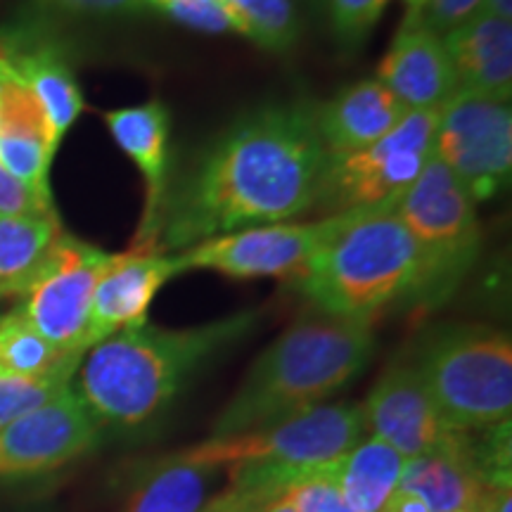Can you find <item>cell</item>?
<instances>
[{
    "mask_svg": "<svg viewBox=\"0 0 512 512\" xmlns=\"http://www.w3.org/2000/svg\"><path fill=\"white\" fill-rule=\"evenodd\" d=\"M285 496L297 512H354L339 494L330 465L306 472L287 486Z\"/></svg>",
    "mask_w": 512,
    "mask_h": 512,
    "instance_id": "obj_30",
    "label": "cell"
},
{
    "mask_svg": "<svg viewBox=\"0 0 512 512\" xmlns=\"http://www.w3.org/2000/svg\"><path fill=\"white\" fill-rule=\"evenodd\" d=\"M482 3L484 0H427L420 15L408 17L418 19L422 27L430 29L432 34L446 36L451 29H456L470 17H475L479 8H482Z\"/></svg>",
    "mask_w": 512,
    "mask_h": 512,
    "instance_id": "obj_32",
    "label": "cell"
},
{
    "mask_svg": "<svg viewBox=\"0 0 512 512\" xmlns=\"http://www.w3.org/2000/svg\"><path fill=\"white\" fill-rule=\"evenodd\" d=\"M456 72L458 91H472L510 102L512 22L477 12L441 36Z\"/></svg>",
    "mask_w": 512,
    "mask_h": 512,
    "instance_id": "obj_20",
    "label": "cell"
},
{
    "mask_svg": "<svg viewBox=\"0 0 512 512\" xmlns=\"http://www.w3.org/2000/svg\"><path fill=\"white\" fill-rule=\"evenodd\" d=\"M413 368L458 430L479 432L510 420L512 342L486 325H453L425 342Z\"/></svg>",
    "mask_w": 512,
    "mask_h": 512,
    "instance_id": "obj_6",
    "label": "cell"
},
{
    "mask_svg": "<svg viewBox=\"0 0 512 512\" xmlns=\"http://www.w3.org/2000/svg\"><path fill=\"white\" fill-rule=\"evenodd\" d=\"M382 512H430V508H427L415 494L396 489V494L389 498V503L384 505Z\"/></svg>",
    "mask_w": 512,
    "mask_h": 512,
    "instance_id": "obj_34",
    "label": "cell"
},
{
    "mask_svg": "<svg viewBox=\"0 0 512 512\" xmlns=\"http://www.w3.org/2000/svg\"><path fill=\"white\" fill-rule=\"evenodd\" d=\"M325 159L313 102L252 110L169 181L155 247L176 254L235 230L297 219L316 207Z\"/></svg>",
    "mask_w": 512,
    "mask_h": 512,
    "instance_id": "obj_1",
    "label": "cell"
},
{
    "mask_svg": "<svg viewBox=\"0 0 512 512\" xmlns=\"http://www.w3.org/2000/svg\"><path fill=\"white\" fill-rule=\"evenodd\" d=\"M110 256L62 233L19 294L17 309L55 347L86 354L93 292Z\"/></svg>",
    "mask_w": 512,
    "mask_h": 512,
    "instance_id": "obj_10",
    "label": "cell"
},
{
    "mask_svg": "<svg viewBox=\"0 0 512 512\" xmlns=\"http://www.w3.org/2000/svg\"><path fill=\"white\" fill-rule=\"evenodd\" d=\"M8 297H19V292L10 285H0V302H3V299H8Z\"/></svg>",
    "mask_w": 512,
    "mask_h": 512,
    "instance_id": "obj_38",
    "label": "cell"
},
{
    "mask_svg": "<svg viewBox=\"0 0 512 512\" xmlns=\"http://www.w3.org/2000/svg\"><path fill=\"white\" fill-rule=\"evenodd\" d=\"M216 467L169 453L140 465L121 512H202Z\"/></svg>",
    "mask_w": 512,
    "mask_h": 512,
    "instance_id": "obj_22",
    "label": "cell"
},
{
    "mask_svg": "<svg viewBox=\"0 0 512 512\" xmlns=\"http://www.w3.org/2000/svg\"><path fill=\"white\" fill-rule=\"evenodd\" d=\"M356 211L323 216L318 221H280L204 240L183 249L185 271H216L235 280L297 278Z\"/></svg>",
    "mask_w": 512,
    "mask_h": 512,
    "instance_id": "obj_11",
    "label": "cell"
},
{
    "mask_svg": "<svg viewBox=\"0 0 512 512\" xmlns=\"http://www.w3.org/2000/svg\"><path fill=\"white\" fill-rule=\"evenodd\" d=\"M0 214L17 216H55L53 195L38 192L10 174L0 162Z\"/></svg>",
    "mask_w": 512,
    "mask_h": 512,
    "instance_id": "obj_31",
    "label": "cell"
},
{
    "mask_svg": "<svg viewBox=\"0 0 512 512\" xmlns=\"http://www.w3.org/2000/svg\"><path fill=\"white\" fill-rule=\"evenodd\" d=\"M83 354H69L38 332L22 311L0 316V373L15 377L76 375Z\"/></svg>",
    "mask_w": 512,
    "mask_h": 512,
    "instance_id": "obj_24",
    "label": "cell"
},
{
    "mask_svg": "<svg viewBox=\"0 0 512 512\" xmlns=\"http://www.w3.org/2000/svg\"><path fill=\"white\" fill-rule=\"evenodd\" d=\"M0 69H3V55H0Z\"/></svg>",
    "mask_w": 512,
    "mask_h": 512,
    "instance_id": "obj_40",
    "label": "cell"
},
{
    "mask_svg": "<svg viewBox=\"0 0 512 512\" xmlns=\"http://www.w3.org/2000/svg\"><path fill=\"white\" fill-rule=\"evenodd\" d=\"M50 8L81 17H126L147 12V0H43Z\"/></svg>",
    "mask_w": 512,
    "mask_h": 512,
    "instance_id": "obj_33",
    "label": "cell"
},
{
    "mask_svg": "<svg viewBox=\"0 0 512 512\" xmlns=\"http://www.w3.org/2000/svg\"><path fill=\"white\" fill-rule=\"evenodd\" d=\"M479 12L496 19H505V22H512V0H484Z\"/></svg>",
    "mask_w": 512,
    "mask_h": 512,
    "instance_id": "obj_35",
    "label": "cell"
},
{
    "mask_svg": "<svg viewBox=\"0 0 512 512\" xmlns=\"http://www.w3.org/2000/svg\"><path fill=\"white\" fill-rule=\"evenodd\" d=\"M264 512H297V510L292 508V503L287 501V496L283 494V496L278 498V501H273L271 505H268V508H266Z\"/></svg>",
    "mask_w": 512,
    "mask_h": 512,
    "instance_id": "obj_36",
    "label": "cell"
},
{
    "mask_svg": "<svg viewBox=\"0 0 512 512\" xmlns=\"http://www.w3.org/2000/svg\"><path fill=\"white\" fill-rule=\"evenodd\" d=\"M418 254L394 204L356 211L354 219L297 275L313 309L373 320L394 302H411Z\"/></svg>",
    "mask_w": 512,
    "mask_h": 512,
    "instance_id": "obj_4",
    "label": "cell"
},
{
    "mask_svg": "<svg viewBox=\"0 0 512 512\" xmlns=\"http://www.w3.org/2000/svg\"><path fill=\"white\" fill-rule=\"evenodd\" d=\"M72 380L74 375L69 373L53 377H15L0 373V427L43 406L53 396L64 392Z\"/></svg>",
    "mask_w": 512,
    "mask_h": 512,
    "instance_id": "obj_27",
    "label": "cell"
},
{
    "mask_svg": "<svg viewBox=\"0 0 512 512\" xmlns=\"http://www.w3.org/2000/svg\"><path fill=\"white\" fill-rule=\"evenodd\" d=\"M309 3L311 5H318V8H320V5H323V0H309Z\"/></svg>",
    "mask_w": 512,
    "mask_h": 512,
    "instance_id": "obj_39",
    "label": "cell"
},
{
    "mask_svg": "<svg viewBox=\"0 0 512 512\" xmlns=\"http://www.w3.org/2000/svg\"><path fill=\"white\" fill-rule=\"evenodd\" d=\"M403 8H406V15H420V10L425 8L427 0H401Z\"/></svg>",
    "mask_w": 512,
    "mask_h": 512,
    "instance_id": "obj_37",
    "label": "cell"
},
{
    "mask_svg": "<svg viewBox=\"0 0 512 512\" xmlns=\"http://www.w3.org/2000/svg\"><path fill=\"white\" fill-rule=\"evenodd\" d=\"M100 420L69 384L64 392L0 427V482L50 475L98 448Z\"/></svg>",
    "mask_w": 512,
    "mask_h": 512,
    "instance_id": "obj_12",
    "label": "cell"
},
{
    "mask_svg": "<svg viewBox=\"0 0 512 512\" xmlns=\"http://www.w3.org/2000/svg\"><path fill=\"white\" fill-rule=\"evenodd\" d=\"M363 434L366 422L361 403L328 401L233 437H209L176 453L190 463L207 467L271 463L316 470L349 453Z\"/></svg>",
    "mask_w": 512,
    "mask_h": 512,
    "instance_id": "obj_7",
    "label": "cell"
},
{
    "mask_svg": "<svg viewBox=\"0 0 512 512\" xmlns=\"http://www.w3.org/2000/svg\"><path fill=\"white\" fill-rule=\"evenodd\" d=\"M373 351V320L313 309L256 358L216 415L211 437H233L328 403L366 370Z\"/></svg>",
    "mask_w": 512,
    "mask_h": 512,
    "instance_id": "obj_3",
    "label": "cell"
},
{
    "mask_svg": "<svg viewBox=\"0 0 512 512\" xmlns=\"http://www.w3.org/2000/svg\"><path fill=\"white\" fill-rule=\"evenodd\" d=\"M361 411L366 430L406 460L458 451L470 439V432L458 430L441 413L413 363L389 368L370 389Z\"/></svg>",
    "mask_w": 512,
    "mask_h": 512,
    "instance_id": "obj_13",
    "label": "cell"
},
{
    "mask_svg": "<svg viewBox=\"0 0 512 512\" xmlns=\"http://www.w3.org/2000/svg\"><path fill=\"white\" fill-rule=\"evenodd\" d=\"M185 271L181 256L159 249L112 254L93 292L88 349L121 330L147 323V311L159 290Z\"/></svg>",
    "mask_w": 512,
    "mask_h": 512,
    "instance_id": "obj_14",
    "label": "cell"
},
{
    "mask_svg": "<svg viewBox=\"0 0 512 512\" xmlns=\"http://www.w3.org/2000/svg\"><path fill=\"white\" fill-rule=\"evenodd\" d=\"M0 53L10 72L41 102L60 145L86 107L64 50L46 38H29L24 31H8L0 34Z\"/></svg>",
    "mask_w": 512,
    "mask_h": 512,
    "instance_id": "obj_18",
    "label": "cell"
},
{
    "mask_svg": "<svg viewBox=\"0 0 512 512\" xmlns=\"http://www.w3.org/2000/svg\"><path fill=\"white\" fill-rule=\"evenodd\" d=\"M230 10L245 24L247 38L271 53H287L299 38L294 0H230Z\"/></svg>",
    "mask_w": 512,
    "mask_h": 512,
    "instance_id": "obj_26",
    "label": "cell"
},
{
    "mask_svg": "<svg viewBox=\"0 0 512 512\" xmlns=\"http://www.w3.org/2000/svg\"><path fill=\"white\" fill-rule=\"evenodd\" d=\"M259 313L169 330L143 323L93 344L72 387L100 425L140 427L166 411L181 387L209 358L247 337Z\"/></svg>",
    "mask_w": 512,
    "mask_h": 512,
    "instance_id": "obj_2",
    "label": "cell"
},
{
    "mask_svg": "<svg viewBox=\"0 0 512 512\" xmlns=\"http://www.w3.org/2000/svg\"><path fill=\"white\" fill-rule=\"evenodd\" d=\"M64 233L55 216L0 214V285L22 294L43 256Z\"/></svg>",
    "mask_w": 512,
    "mask_h": 512,
    "instance_id": "obj_25",
    "label": "cell"
},
{
    "mask_svg": "<svg viewBox=\"0 0 512 512\" xmlns=\"http://www.w3.org/2000/svg\"><path fill=\"white\" fill-rule=\"evenodd\" d=\"M377 81L411 112L441 110L458 91L456 72L441 36L408 15L377 67Z\"/></svg>",
    "mask_w": 512,
    "mask_h": 512,
    "instance_id": "obj_16",
    "label": "cell"
},
{
    "mask_svg": "<svg viewBox=\"0 0 512 512\" xmlns=\"http://www.w3.org/2000/svg\"><path fill=\"white\" fill-rule=\"evenodd\" d=\"M337 41L347 50H358L373 34L389 0H323Z\"/></svg>",
    "mask_w": 512,
    "mask_h": 512,
    "instance_id": "obj_29",
    "label": "cell"
},
{
    "mask_svg": "<svg viewBox=\"0 0 512 512\" xmlns=\"http://www.w3.org/2000/svg\"><path fill=\"white\" fill-rule=\"evenodd\" d=\"M150 3H155V0H147V8H150Z\"/></svg>",
    "mask_w": 512,
    "mask_h": 512,
    "instance_id": "obj_41",
    "label": "cell"
},
{
    "mask_svg": "<svg viewBox=\"0 0 512 512\" xmlns=\"http://www.w3.org/2000/svg\"><path fill=\"white\" fill-rule=\"evenodd\" d=\"M437 117L439 110L408 112L377 143L347 155H328L313 209L332 216L396 204L434 157Z\"/></svg>",
    "mask_w": 512,
    "mask_h": 512,
    "instance_id": "obj_8",
    "label": "cell"
},
{
    "mask_svg": "<svg viewBox=\"0 0 512 512\" xmlns=\"http://www.w3.org/2000/svg\"><path fill=\"white\" fill-rule=\"evenodd\" d=\"M3 55V53H0ZM53 128L36 95L10 72L0 69V162L19 181L50 195V166L57 152Z\"/></svg>",
    "mask_w": 512,
    "mask_h": 512,
    "instance_id": "obj_17",
    "label": "cell"
},
{
    "mask_svg": "<svg viewBox=\"0 0 512 512\" xmlns=\"http://www.w3.org/2000/svg\"><path fill=\"white\" fill-rule=\"evenodd\" d=\"M150 10L204 34H238L247 38L245 24L221 0H155Z\"/></svg>",
    "mask_w": 512,
    "mask_h": 512,
    "instance_id": "obj_28",
    "label": "cell"
},
{
    "mask_svg": "<svg viewBox=\"0 0 512 512\" xmlns=\"http://www.w3.org/2000/svg\"><path fill=\"white\" fill-rule=\"evenodd\" d=\"M494 486L479 475L472 460V437L458 451L430 453L406 460L399 489L415 494L430 512H482Z\"/></svg>",
    "mask_w": 512,
    "mask_h": 512,
    "instance_id": "obj_21",
    "label": "cell"
},
{
    "mask_svg": "<svg viewBox=\"0 0 512 512\" xmlns=\"http://www.w3.org/2000/svg\"><path fill=\"white\" fill-rule=\"evenodd\" d=\"M408 112L384 83L358 81L316 105L318 136L328 155H347L392 133Z\"/></svg>",
    "mask_w": 512,
    "mask_h": 512,
    "instance_id": "obj_19",
    "label": "cell"
},
{
    "mask_svg": "<svg viewBox=\"0 0 512 512\" xmlns=\"http://www.w3.org/2000/svg\"><path fill=\"white\" fill-rule=\"evenodd\" d=\"M434 157L477 204L501 195L512 174L510 102L472 91L453 93L439 110Z\"/></svg>",
    "mask_w": 512,
    "mask_h": 512,
    "instance_id": "obj_9",
    "label": "cell"
},
{
    "mask_svg": "<svg viewBox=\"0 0 512 512\" xmlns=\"http://www.w3.org/2000/svg\"><path fill=\"white\" fill-rule=\"evenodd\" d=\"M119 150L136 164L145 181L143 216L133 249H157V219L169 188V138L171 117L159 100L136 107H121L102 114Z\"/></svg>",
    "mask_w": 512,
    "mask_h": 512,
    "instance_id": "obj_15",
    "label": "cell"
},
{
    "mask_svg": "<svg viewBox=\"0 0 512 512\" xmlns=\"http://www.w3.org/2000/svg\"><path fill=\"white\" fill-rule=\"evenodd\" d=\"M406 458L384 441L361 439L330 465L339 494L354 512H382L396 494Z\"/></svg>",
    "mask_w": 512,
    "mask_h": 512,
    "instance_id": "obj_23",
    "label": "cell"
},
{
    "mask_svg": "<svg viewBox=\"0 0 512 512\" xmlns=\"http://www.w3.org/2000/svg\"><path fill=\"white\" fill-rule=\"evenodd\" d=\"M418 254L411 302L434 309L453 297L482 252L477 202L437 157L394 204Z\"/></svg>",
    "mask_w": 512,
    "mask_h": 512,
    "instance_id": "obj_5",
    "label": "cell"
}]
</instances>
